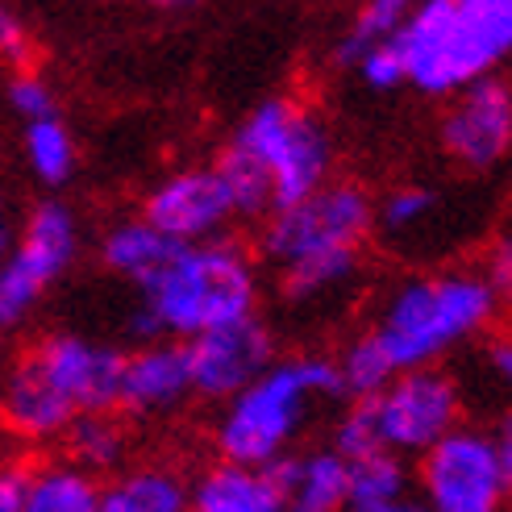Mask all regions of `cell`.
<instances>
[{"mask_svg": "<svg viewBox=\"0 0 512 512\" xmlns=\"http://www.w3.org/2000/svg\"><path fill=\"white\" fill-rule=\"evenodd\" d=\"M259 275L246 250L234 242L179 246L167 267L142 284V304L134 313V334L146 342L200 338L209 329L254 317Z\"/></svg>", "mask_w": 512, "mask_h": 512, "instance_id": "1", "label": "cell"}, {"mask_svg": "<svg viewBox=\"0 0 512 512\" xmlns=\"http://www.w3.org/2000/svg\"><path fill=\"white\" fill-rule=\"evenodd\" d=\"M392 46L404 84L454 96L512 55V0H417Z\"/></svg>", "mask_w": 512, "mask_h": 512, "instance_id": "2", "label": "cell"}, {"mask_svg": "<svg viewBox=\"0 0 512 512\" xmlns=\"http://www.w3.org/2000/svg\"><path fill=\"white\" fill-rule=\"evenodd\" d=\"M325 396H342L338 367L329 358H279L238 396L225 400L217 421V450L221 463L238 467H271L275 458L292 454L309 408Z\"/></svg>", "mask_w": 512, "mask_h": 512, "instance_id": "3", "label": "cell"}, {"mask_svg": "<svg viewBox=\"0 0 512 512\" xmlns=\"http://www.w3.org/2000/svg\"><path fill=\"white\" fill-rule=\"evenodd\" d=\"M496 292L479 271H446L421 275L383 300V313L375 317L371 338L392 358L400 371L433 367L446 350L475 338L483 325L496 317Z\"/></svg>", "mask_w": 512, "mask_h": 512, "instance_id": "4", "label": "cell"}, {"mask_svg": "<svg viewBox=\"0 0 512 512\" xmlns=\"http://www.w3.org/2000/svg\"><path fill=\"white\" fill-rule=\"evenodd\" d=\"M234 146L246 150L267 171L275 188V209L313 196L325 184L329 159H334L321 121L313 113H304L300 105H292V100H263L242 121Z\"/></svg>", "mask_w": 512, "mask_h": 512, "instance_id": "5", "label": "cell"}, {"mask_svg": "<svg viewBox=\"0 0 512 512\" xmlns=\"http://www.w3.org/2000/svg\"><path fill=\"white\" fill-rule=\"evenodd\" d=\"M371 196L354 184H321L313 196L275 209L263 229L267 259L279 271L325 259V254H358L363 238L371 234Z\"/></svg>", "mask_w": 512, "mask_h": 512, "instance_id": "6", "label": "cell"}, {"mask_svg": "<svg viewBox=\"0 0 512 512\" xmlns=\"http://www.w3.org/2000/svg\"><path fill=\"white\" fill-rule=\"evenodd\" d=\"M80 250V225L59 200H46L30 213L9 259L0 263V334L17 329L34 313V304L71 267Z\"/></svg>", "mask_w": 512, "mask_h": 512, "instance_id": "7", "label": "cell"}, {"mask_svg": "<svg viewBox=\"0 0 512 512\" xmlns=\"http://www.w3.org/2000/svg\"><path fill=\"white\" fill-rule=\"evenodd\" d=\"M367 404H371V417L379 429V446L396 458L429 454L446 433L458 429V417H463V392H458V383L438 367L400 371L388 388Z\"/></svg>", "mask_w": 512, "mask_h": 512, "instance_id": "8", "label": "cell"}, {"mask_svg": "<svg viewBox=\"0 0 512 512\" xmlns=\"http://www.w3.org/2000/svg\"><path fill=\"white\" fill-rule=\"evenodd\" d=\"M421 488L429 512H500L508 496L492 438L463 425L421 454Z\"/></svg>", "mask_w": 512, "mask_h": 512, "instance_id": "9", "label": "cell"}, {"mask_svg": "<svg viewBox=\"0 0 512 512\" xmlns=\"http://www.w3.org/2000/svg\"><path fill=\"white\" fill-rule=\"evenodd\" d=\"M184 354L192 392L209 400H229L275 363V342L259 317H246L184 342Z\"/></svg>", "mask_w": 512, "mask_h": 512, "instance_id": "10", "label": "cell"}, {"mask_svg": "<svg viewBox=\"0 0 512 512\" xmlns=\"http://www.w3.org/2000/svg\"><path fill=\"white\" fill-rule=\"evenodd\" d=\"M30 354L42 367V375L55 383V392L75 408V417L113 413L117 408L121 363H125L121 350L80 334H50Z\"/></svg>", "mask_w": 512, "mask_h": 512, "instance_id": "11", "label": "cell"}, {"mask_svg": "<svg viewBox=\"0 0 512 512\" xmlns=\"http://www.w3.org/2000/svg\"><path fill=\"white\" fill-rule=\"evenodd\" d=\"M442 146L475 171L500 163L512 150V92L492 75L454 92V105L442 117Z\"/></svg>", "mask_w": 512, "mask_h": 512, "instance_id": "12", "label": "cell"}, {"mask_svg": "<svg viewBox=\"0 0 512 512\" xmlns=\"http://www.w3.org/2000/svg\"><path fill=\"white\" fill-rule=\"evenodd\" d=\"M229 217L234 213H229V200L217 184L213 167H188V171L167 175L163 184L146 196V209H142V221L155 225L175 246L213 242V234Z\"/></svg>", "mask_w": 512, "mask_h": 512, "instance_id": "13", "label": "cell"}, {"mask_svg": "<svg viewBox=\"0 0 512 512\" xmlns=\"http://www.w3.org/2000/svg\"><path fill=\"white\" fill-rule=\"evenodd\" d=\"M188 396H192V375H188L184 342H146L142 350L125 354L117 408L134 417H155L179 408Z\"/></svg>", "mask_w": 512, "mask_h": 512, "instance_id": "14", "label": "cell"}, {"mask_svg": "<svg viewBox=\"0 0 512 512\" xmlns=\"http://www.w3.org/2000/svg\"><path fill=\"white\" fill-rule=\"evenodd\" d=\"M75 421V408L55 392V383L42 375L34 354H21L0 379V425L25 442L63 438Z\"/></svg>", "mask_w": 512, "mask_h": 512, "instance_id": "15", "label": "cell"}, {"mask_svg": "<svg viewBox=\"0 0 512 512\" xmlns=\"http://www.w3.org/2000/svg\"><path fill=\"white\" fill-rule=\"evenodd\" d=\"M284 496V512H346L350 508V463L334 450L284 454L263 467Z\"/></svg>", "mask_w": 512, "mask_h": 512, "instance_id": "16", "label": "cell"}, {"mask_svg": "<svg viewBox=\"0 0 512 512\" xmlns=\"http://www.w3.org/2000/svg\"><path fill=\"white\" fill-rule=\"evenodd\" d=\"M188 512H284V496L263 467L217 463L188 488Z\"/></svg>", "mask_w": 512, "mask_h": 512, "instance_id": "17", "label": "cell"}, {"mask_svg": "<svg viewBox=\"0 0 512 512\" xmlns=\"http://www.w3.org/2000/svg\"><path fill=\"white\" fill-rule=\"evenodd\" d=\"M179 246L171 238H163L155 225H146L142 217L134 221H121L113 225L109 234H105V246H100V259H105V267L121 279H130V284H150L163 267L167 259L175 254Z\"/></svg>", "mask_w": 512, "mask_h": 512, "instance_id": "18", "label": "cell"}, {"mask_svg": "<svg viewBox=\"0 0 512 512\" xmlns=\"http://www.w3.org/2000/svg\"><path fill=\"white\" fill-rule=\"evenodd\" d=\"M100 479L75 463H46L25 471L21 512H100Z\"/></svg>", "mask_w": 512, "mask_h": 512, "instance_id": "19", "label": "cell"}, {"mask_svg": "<svg viewBox=\"0 0 512 512\" xmlns=\"http://www.w3.org/2000/svg\"><path fill=\"white\" fill-rule=\"evenodd\" d=\"M213 175H217V184H221V192L229 200V213L234 217H267V213H275L271 179H267V171L259 163L246 155V150L229 146L225 155L217 159Z\"/></svg>", "mask_w": 512, "mask_h": 512, "instance_id": "20", "label": "cell"}, {"mask_svg": "<svg viewBox=\"0 0 512 512\" xmlns=\"http://www.w3.org/2000/svg\"><path fill=\"white\" fill-rule=\"evenodd\" d=\"M63 438H67V450H71L67 463H75V467L88 471V475L117 467L121 454H125V433H121V425L109 413L75 417Z\"/></svg>", "mask_w": 512, "mask_h": 512, "instance_id": "21", "label": "cell"}, {"mask_svg": "<svg viewBox=\"0 0 512 512\" xmlns=\"http://www.w3.org/2000/svg\"><path fill=\"white\" fill-rule=\"evenodd\" d=\"M334 367H338V379H342V396H354V400H375L396 379L392 358L383 354V346L371 334L354 338L342 350V358H338Z\"/></svg>", "mask_w": 512, "mask_h": 512, "instance_id": "22", "label": "cell"}, {"mask_svg": "<svg viewBox=\"0 0 512 512\" xmlns=\"http://www.w3.org/2000/svg\"><path fill=\"white\" fill-rule=\"evenodd\" d=\"M25 159L42 184H67L75 171V138L59 117L25 125Z\"/></svg>", "mask_w": 512, "mask_h": 512, "instance_id": "23", "label": "cell"}, {"mask_svg": "<svg viewBox=\"0 0 512 512\" xmlns=\"http://www.w3.org/2000/svg\"><path fill=\"white\" fill-rule=\"evenodd\" d=\"M408 492L404 458L379 450L350 463V504H388Z\"/></svg>", "mask_w": 512, "mask_h": 512, "instance_id": "24", "label": "cell"}, {"mask_svg": "<svg viewBox=\"0 0 512 512\" xmlns=\"http://www.w3.org/2000/svg\"><path fill=\"white\" fill-rule=\"evenodd\" d=\"M408 9H413V0H367V5L358 9V17H354V30L342 42V59L346 63H358L371 46L392 42L400 34Z\"/></svg>", "mask_w": 512, "mask_h": 512, "instance_id": "25", "label": "cell"}, {"mask_svg": "<svg viewBox=\"0 0 512 512\" xmlns=\"http://www.w3.org/2000/svg\"><path fill=\"white\" fill-rule=\"evenodd\" d=\"M379 429H375V417H371V404L367 400H354V408L342 417L338 433H334V454H342L346 463H358L367 454H379Z\"/></svg>", "mask_w": 512, "mask_h": 512, "instance_id": "26", "label": "cell"}, {"mask_svg": "<svg viewBox=\"0 0 512 512\" xmlns=\"http://www.w3.org/2000/svg\"><path fill=\"white\" fill-rule=\"evenodd\" d=\"M9 100H13V109L25 117V125L55 117V92H50V84L34 71H21L9 84Z\"/></svg>", "mask_w": 512, "mask_h": 512, "instance_id": "27", "label": "cell"}, {"mask_svg": "<svg viewBox=\"0 0 512 512\" xmlns=\"http://www.w3.org/2000/svg\"><path fill=\"white\" fill-rule=\"evenodd\" d=\"M433 209V192L425 188H396L388 200H383V209H379V221L383 229H413L425 221V213Z\"/></svg>", "mask_w": 512, "mask_h": 512, "instance_id": "28", "label": "cell"}, {"mask_svg": "<svg viewBox=\"0 0 512 512\" xmlns=\"http://www.w3.org/2000/svg\"><path fill=\"white\" fill-rule=\"evenodd\" d=\"M354 67L363 71V80H367L371 88H396V84H404V67H400V55H396L392 42L371 46Z\"/></svg>", "mask_w": 512, "mask_h": 512, "instance_id": "29", "label": "cell"}, {"mask_svg": "<svg viewBox=\"0 0 512 512\" xmlns=\"http://www.w3.org/2000/svg\"><path fill=\"white\" fill-rule=\"evenodd\" d=\"M479 275L488 279V288L496 292V300H512V229L492 246L488 267H483Z\"/></svg>", "mask_w": 512, "mask_h": 512, "instance_id": "30", "label": "cell"}, {"mask_svg": "<svg viewBox=\"0 0 512 512\" xmlns=\"http://www.w3.org/2000/svg\"><path fill=\"white\" fill-rule=\"evenodd\" d=\"M483 367L496 379V388L512 392V334H500L483 346Z\"/></svg>", "mask_w": 512, "mask_h": 512, "instance_id": "31", "label": "cell"}, {"mask_svg": "<svg viewBox=\"0 0 512 512\" xmlns=\"http://www.w3.org/2000/svg\"><path fill=\"white\" fill-rule=\"evenodd\" d=\"M0 55L13 59V63H25L30 59V34L21 30V21L0 5Z\"/></svg>", "mask_w": 512, "mask_h": 512, "instance_id": "32", "label": "cell"}, {"mask_svg": "<svg viewBox=\"0 0 512 512\" xmlns=\"http://www.w3.org/2000/svg\"><path fill=\"white\" fill-rule=\"evenodd\" d=\"M25 500V471L0 463V512H21Z\"/></svg>", "mask_w": 512, "mask_h": 512, "instance_id": "33", "label": "cell"}, {"mask_svg": "<svg viewBox=\"0 0 512 512\" xmlns=\"http://www.w3.org/2000/svg\"><path fill=\"white\" fill-rule=\"evenodd\" d=\"M492 438V450H496V463L504 471V483H508V492H512V413L500 417V425L488 433Z\"/></svg>", "mask_w": 512, "mask_h": 512, "instance_id": "34", "label": "cell"}, {"mask_svg": "<svg viewBox=\"0 0 512 512\" xmlns=\"http://www.w3.org/2000/svg\"><path fill=\"white\" fill-rule=\"evenodd\" d=\"M100 512H146L130 492L121 488V483H109L105 492H100Z\"/></svg>", "mask_w": 512, "mask_h": 512, "instance_id": "35", "label": "cell"}, {"mask_svg": "<svg viewBox=\"0 0 512 512\" xmlns=\"http://www.w3.org/2000/svg\"><path fill=\"white\" fill-rule=\"evenodd\" d=\"M346 512H429V508L421 500L400 496V500H388V504H350Z\"/></svg>", "mask_w": 512, "mask_h": 512, "instance_id": "36", "label": "cell"}, {"mask_svg": "<svg viewBox=\"0 0 512 512\" xmlns=\"http://www.w3.org/2000/svg\"><path fill=\"white\" fill-rule=\"evenodd\" d=\"M9 250H13V217H9V200H5V192H0V263L9 259Z\"/></svg>", "mask_w": 512, "mask_h": 512, "instance_id": "37", "label": "cell"}, {"mask_svg": "<svg viewBox=\"0 0 512 512\" xmlns=\"http://www.w3.org/2000/svg\"><path fill=\"white\" fill-rule=\"evenodd\" d=\"M146 5H155V9H179V5H192V0H146Z\"/></svg>", "mask_w": 512, "mask_h": 512, "instance_id": "38", "label": "cell"}]
</instances>
